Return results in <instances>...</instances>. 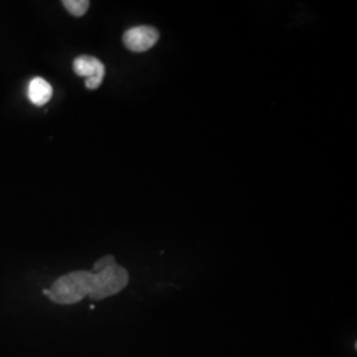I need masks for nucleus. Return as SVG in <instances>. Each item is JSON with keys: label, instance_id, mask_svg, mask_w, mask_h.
Segmentation results:
<instances>
[{"label": "nucleus", "instance_id": "nucleus-2", "mask_svg": "<svg viewBox=\"0 0 357 357\" xmlns=\"http://www.w3.org/2000/svg\"><path fill=\"white\" fill-rule=\"evenodd\" d=\"M128 270L114 264L110 268L93 274L89 298L93 301H102L105 298L121 293L128 284Z\"/></svg>", "mask_w": 357, "mask_h": 357}, {"label": "nucleus", "instance_id": "nucleus-7", "mask_svg": "<svg viewBox=\"0 0 357 357\" xmlns=\"http://www.w3.org/2000/svg\"><path fill=\"white\" fill-rule=\"evenodd\" d=\"M116 264V261H115L114 255H105L102 258H100L96 264H94V266H93V274H96V273H100V271H102L105 268H110L112 265H114Z\"/></svg>", "mask_w": 357, "mask_h": 357}, {"label": "nucleus", "instance_id": "nucleus-6", "mask_svg": "<svg viewBox=\"0 0 357 357\" xmlns=\"http://www.w3.org/2000/svg\"><path fill=\"white\" fill-rule=\"evenodd\" d=\"M65 10L70 15L81 17L89 10L90 1L88 0H65L63 1Z\"/></svg>", "mask_w": 357, "mask_h": 357}, {"label": "nucleus", "instance_id": "nucleus-4", "mask_svg": "<svg viewBox=\"0 0 357 357\" xmlns=\"http://www.w3.org/2000/svg\"><path fill=\"white\" fill-rule=\"evenodd\" d=\"M123 44L128 51L142 53L151 50L159 40V31L150 26H132L123 33Z\"/></svg>", "mask_w": 357, "mask_h": 357}, {"label": "nucleus", "instance_id": "nucleus-3", "mask_svg": "<svg viewBox=\"0 0 357 357\" xmlns=\"http://www.w3.org/2000/svg\"><path fill=\"white\" fill-rule=\"evenodd\" d=\"M73 70L77 76L85 77V86L89 90L98 89L105 78V65L97 57L78 56L73 61Z\"/></svg>", "mask_w": 357, "mask_h": 357}, {"label": "nucleus", "instance_id": "nucleus-1", "mask_svg": "<svg viewBox=\"0 0 357 357\" xmlns=\"http://www.w3.org/2000/svg\"><path fill=\"white\" fill-rule=\"evenodd\" d=\"M93 273L78 270L60 277L52 284L51 290H44L57 305H75L89 296Z\"/></svg>", "mask_w": 357, "mask_h": 357}, {"label": "nucleus", "instance_id": "nucleus-5", "mask_svg": "<svg viewBox=\"0 0 357 357\" xmlns=\"http://www.w3.org/2000/svg\"><path fill=\"white\" fill-rule=\"evenodd\" d=\"M53 96V89L51 84L41 78V77H35L29 81L28 84V98L29 101L33 103L35 106H44L51 101Z\"/></svg>", "mask_w": 357, "mask_h": 357}]
</instances>
